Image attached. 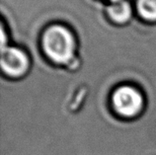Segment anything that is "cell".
Instances as JSON below:
<instances>
[{"label":"cell","instance_id":"1","mask_svg":"<svg viewBox=\"0 0 156 155\" xmlns=\"http://www.w3.org/2000/svg\"><path fill=\"white\" fill-rule=\"evenodd\" d=\"M74 39L67 28L51 26L44 32L43 47L47 55L57 63H67L74 55Z\"/></svg>","mask_w":156,"mask_h":155},{"label":"cell","instance_id":"2","mask_svg":"<svg viewBox=\"0 0 156 155\" xmlns=\"http://www.w3.org/2000/svg\"><path fill=\"white\" fill-rule=\"evenodd\" d=\"M114 107L122 116L131 117L142 108V97L137 90L122 86L117 89L113 95Z\"/></svg>","mask_w":156,"mask_h":155},{"label":"cell","instance_id":"3","mask_svg":"<svg viewBox=\"0 0 156 155\" xmlns=\"http://www.w3.org/2000/svg\"><path fill=\"white\" fill-rule=\"evenodd\" d=\"M28 58L22 50L14 47H4L1 50L2 69L7 74L18 76L28 68Z\"/></svg>","mask_w":156,"mask_h":155},{"label":"cell","instance_id":"4","mask_svg":"<svg viewBox=\"0 0 156 155\" xmlns=\"http://www.w3.org/2000/svg\"><path fill=\"white\" fill-rule=\"evenodd\" d=\"M108 14L115 22L126 23L131 16V6L128 0H114L107 8Z\"/></svg>","mask_w":156,"mask_h":155},{"label":"cell","instance_id":"5","mask_svg":"<svg viewBox=\"0 0 156 155\" xmlns=\"http://www.w3.org/2000/svg\"><path fill=\"white\" fill-rule=\"evenodd\" d=\"M139 15L149 21H156V0H137Z\"/></svg>","mask_w":156,"mask_h":155},{"label":"cell","instance_id":"6","mask_svg":"<svg viewBox=\"0 0 156 155\" xmlns=\"http://www.w3.org/2000/svg\"><path fill=\"white\" fill-rule=\"evenodd\" d=\"M111 1H114V0H111Z\"/></svg>","mask_w":156,"mask_h":155}]
</instances>
